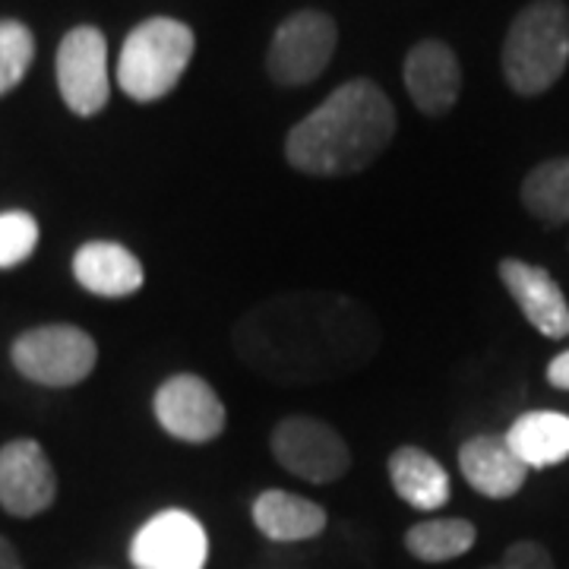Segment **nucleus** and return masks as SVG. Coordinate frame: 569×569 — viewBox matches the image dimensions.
<instances>
[{"label":"nucleus","mask_w":569,"mask_h":569,"mask_svg":"<svg viewBox=\"0 0 569 569\" xmlns=\"http://www.w3.org/2000/svg\"><path fill=\"white\" fill-rule=\"evenodd\" d=\"M247 367L279 383H313L361 367L380 348L377 317L336 291H291L257 305L234 326Z\"/></svg>","instance_id":"obj_1"},{"label":"nucleus","mask_w":569,"mask_h":569,"mask_svg":"<svg viewBox=\"0 0 569 569\" xmlns=\"http://www.w3.org/2000/svg\"><path fill=\"white\" fill-rule=\"evenodd\" d=\"M396 137V108L370 80L342 82L320 108L295 123L284 159L313 178H346L373 164Z\"/></svg>","instance_id":"obj_2"},{"label":"nucleus","mask_w":569,"mask_h":569,"mask_svg":"<svg viewBox=\"0 0 569 569\" xmlns=\"http://www.w3.org/2000/svg\"><path fill=\"white\" fill-rule=\"evenodd\" d=\"M503 77L519 96H541L567 73L569 7L563 0H531L503 39Z\"/></svg>","instance_id":"obj_3"},{"label":"nucleus","mask_w":569,"mask_h":569,"mask_svg":"<svg viewBox=\"0 0 569 569\" xmlns=\"http://www.w3.org/2000/svg\"><path fill=\"white\" fill-rule=\"evenodd\" d=\"M197 39L190 26L168 17L140 22L121 48L118 86L133 102H159L178 82L193 58Z\"/></svg>","instance_id":"obj_4"},{"label":"nucleus","mask_w":569,"mask_h":569,"mask_svg":"<svg viewBox=\"0 0 569 569\" xmlns=\"http://www.w3.org/2000/svg\"><path fill=\"white\" fill-rule=\"evenodd\" d=\"M13 367L41 387H77L99 361L96 339L80 326H36L13 342Z\"/></svg>","instance_id":"obj_5"},{"label":"nucleus","mask_w":569,"mask_h":569,"mask_svg":"<svg viewBox=\"0 0 569 569\" xmlns=\"http://www.w3.org/2000/svg\"><path fill=\"white\" fill-rule=\"evenodd\" d=\"M269 449L276 462L310 485H332L351 468V449L332 425L310 415H291L269 433Z\"/></svg>","instance_id":"obj_6"},{"label":"nucleus","mask_w":569,"mask_h":569,"mask_svg":"<svg viewBox=\"0 0 569 569\" xmlns=\"http://www.w3.org/2000/svg\"><path fill=\"white\" fill-rule=\"evenodd\" d=\"M336 41H339V29L332 17L320 10L291 13L272 36L266 70L279 86H307L329 67Z\"/></svg>","instance_id":"obj_7"},{"label":"nucleus","mask_w":569,"mask_h":569,"mask_svg":"<svg viewBox=\"0 0 569 569\" xmlns=\"http://www.w3.org/2000/svg\"><path fill=\"white\" fill-rule=\"evenodd\" d=\"M152 411L168 437L181 443H193V447L212 443L216 437H222L228 425V411L219 392L197 373L168 377L162 387L156 389Z\"/></svg>","instance_id":"obj_8"},{"label":"nucleus","mask_w":569,"mask_h":569,"mask_svg":"<svg viewBox=\"0 0 569 569\" xmlns=\"http://www.w3.org/2000/svg\"><path fill=\"white\" fill-rule=\"evenodd\" d=\"M58 89L63 104L80 118L104 111L111 96L108 41L96 26H77L63 36L58 48Z\"/></svg>","instance_id":"obj_9"},{"label":"nucleus","mask_w":569,"mask_h":569,"mask_svg":"<svg viewBox=\"0 0 569 569\" xmlns=\"http://www.w3.org/2000/svg\"><path fill=\"white\" fill-rule=\"evenodd\" d=\"M209 538L203 522L187 509H162L130 541L137 569H206Z\"/></svg>","instance_id":"obj_10"},{"label":"nucleus","mask_w":569,"mask_h":569,"mask_svg":"<svg viewBox=\"0 0 569 569\" xmlns=\"http://www.w3.org/2000/svg\"><path fill=\"white\" fill-rule=\"evenodd\" d=\"M58 478L36 440H13L0 449V507L17 519H32L54 503Z\"/></svg>","instance_id":"obj_11"},{"label":"nucleus","mask_w":569,"mask_h":569,"mask_svg":"<svg viewBox=\"0 0 569 569\" xmlns=\"http://www.w3.org/2000/svg\"><path fill=\"white\" fill-rule=\"evenodd\" d=\"M500 282L509 291V298L522 310V317L529 320L545 339H567L569 336V305L563 288L550 276L545 266L526 263L507 257L497 266Z\"/></svg>","instance_id":"obj_12"},{"label":"nucleus","mask_w":569,"mask_h":569,"mask_svg":"<svg viewBox=\"0 0 569 569\" xmlns=\"http://www.w3.org/2000/svg\"><path fill=\"white\" fill-rule=\"evenodd\" d=\"M406 89L421 114L440 118L462 92V67L447 41H418L406 58Z\"/></svg>","instance_id":"obj_13"},{"label":"nucleus","mask_w":569,"mask_h":569,"mask_svg":"<svg viewBox=\"0 0 569 569\" xmlns=\"http://www.w3.org/2000/svg\"><path fill=\"white\" fill-rule=\"evenodd\" d=\"M459 471L468 488L490 500L516 497L529 478V466L509 449L507 437H493V433L471 437L459 447Z\"/></svg>","instance_id":"obj_14"},{"label":"nucleus","mask_w":569,"mask_h":569,"mask_svg":"<svg viewBox=\"0 0 569 569\" xmlns=\"http://www.w3.org/2000/svg\"><path fill=\"white\" fill-rule=\"evenodd\" d=\"M77 282L99 298H127L137 295L146 282L142 263L114 241H89L73 253Z\"/></svg>","instance_id":"obj_15"},{"label":"nucleus","mask_w":569,"mask_h":569,"mask_svg":"<svg viewBox=\"0 0 569 569\" xmlns=\"http://www.w3.org/2000/svg\"><path fill=\"white\" fill-rule=\"evenodd\" d=\"M329 516L320 503L288 493V490H263L253 500V526L263 531L269 541L291 545L310 541L326 529Z\"/></svg>","instance_id":"obj_16"},{"label":"nucleus","mask_w":569,"mask_h":569,"mask_svg":"<svg viewBox=\"0 0 569 569\" xmlns=\"http://www.w3.org/2000/svg\"><path fill=\"white\" fill-rule=\"evenodd\" d=\"M389 481L399 500L425 512L447 507L452 493L447 468L418 447H399L389 456Z\"/></svg>","instance_id":"obj_17"},{"label":"nucleus","mask_w":569,"mask_h":569,"mask_svg":"<svg viewBox=\"0 0 569 569\" xmlns=\"http://www.w3.org/2000/svg\"><path fill=\"white\" fill-rule=\"evenodd\" d=\"M503 437L529 471L560 466L569 459V415L563 411H529L516 418Z\"/></svg>","instance_id":"obj_18"},{"label":"nucleus","mask_w":569,"mask_h":569,"mask_svg":"<svg viewBox=\"0 0 569 569\" xmlns=\"http://www.w3.org/2000/svg\"><path fill=\"white\" fill-rule=\"evenodd\" d=\"M522 206L545 224L569 222V156L535 164L522 181Z\"/></svg>","instance_id":"obj_19"},{"label":"nucleus","mask_w":569,"mask_h":569,"mask_svg":"<svg viewBox=\"0 0 569 569\" xmlns=\"http://www.w3.org/2000/svg\"><path fill=\"white\" fill-rule=\"evenodd\" d=\"M478 531L468 519H425L406 531V548L421 563H447L475 548Z\"/></svg>","instance_id":"obj_20"},{"label":"nucleus","mask_w":569,"mask_h":569,"mask_svg":"<svg viewBox=\"0 0 569 569\" xmlns=\"http://www.w3.org/2000/svg\"><path fill=\"white\" fill-rule=\"evenodd\" d=\"M36 58L32 32L17 20H0V96L17 89Z\"/></svg>","instance_id":"obj_21"},{"label":"nucleus","mask_w":569,"mask_h":569,"mask_svg":"<svg viewBox=\"0 0 569 569\" xmlns=\"http://www.w3.org/2000/svg\"><path fill=\"white\" fill-rule=\"evenodd\" d=\"M39 247V222L36 216L10 209L0 212V269H13L26 263Z\"/></svg>","instance_id":"obj_22"},{"label":"nucleus","mask_w":569,"mask_h":569,"mask_svg":"<svg viewBox=\"0 0 569 569\" xmlns=\"http://www.w3.org/2000/svg\"><path fill=\"white\" fill-rule=\"evenodd\" d=\"M485 569H557V567H553V557H550L545 545H538V541H516L512 548H507V553H503L493 567H485Z\"/></svg>","instance_id":"obj_23"},{"label":"nucleus","mask_w":569,"mask_h":569,"mask_svg":"<svg viewBox=\"0 0 569 569\" xmlns=\"http://www.w3.org/2000/svg\"><path fill=\"white\" fill-rule=\"evenodd\" d=\"M548 383L569 392V351H560L548 365Z\"/></svg>","instance_id":"obj_24"},{"label":"nucleus","mask_w":569,"mask_h":569,"mask_svg":"<svg viewBox=\"0 0 569 569\" xmlns=\"http://www.w3.org/2000/svg\"><path fill=\"white\" fill-rule=\"evenodd\" d=\"M0 569H22L20 553L13 550L7 538H0Z\"/></svg>","instance_id":"obj_25"}]
</instances>
